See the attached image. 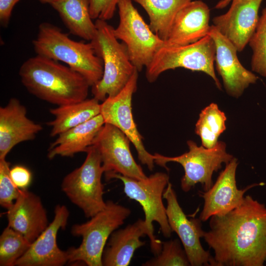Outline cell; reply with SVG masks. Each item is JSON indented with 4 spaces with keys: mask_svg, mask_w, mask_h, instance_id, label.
<instances>
[{
    "mask_svg": "<svg viewBox=\"0 0 266 266\" xmlns=\"http://www.w3.org/2000/svg\"><path fill=\"white\" fill-rule=\"evenodd\" d=\"M166 200V212L169 225L172 232L179 236L186 253L191 266H216L209 252L205 250L200 238L204 231L201 228L200 219H188L178 201L176 194L169 182L163 194Z\"/></svg>",
    "mask_w": 266,
    "mask_h": 266,
    "instance_id": "obj_12",
    "label": "cell"
},
{
    "mask_svg": "<svg viewBox=\"0 0 266 266\" xmlns=\"http://www.w3.org/2000/svg\"><path fill=\"white\" fill-rule=\"evenodd\" d=\"M237 159L233 158L226 164L216 182L206 191H199L204 204L199 219L206 221L213 216L224 215L240 205L243 202L245 193L252 188L259 185L253 184L244 189L237 187L235 179Z\"/></svg>",
    "mask_w": 266,
    "mask_h": 266,
    "instance_id": "obj_14",
    "label": "cell"
},
{
    "mask_svg": "<svg viewBox=\"0 0 266 266\" xmlns=\"http://www.w3.org/2000/svg\"><path fill=\"white\" fill-rule=\"evenodd\" d=\"M249 44L252 50V70L266 78V7L262 14Z\"/></svg>",
    "mask_w": 266,
    "mask_h": 266,
    "instance_id": "obj_28",
    "label": "cell"
},
{
    "mask_svg": "<svg viewBox=\"0 0 266 266\" xmlns=\"http://www.w3.org/2000/svg\"><path fill=\"white\" fill-rule=\"evenodd\" d=\"M189 151L176 157H166L158 153L154 154L155 163L165 167L168 162L180 164L184 170V175L181 179V188L185 192H189L196 184L200 183L204 191L212 186V175L222 167L223 164H227L233 156L226 151V144L218 141L211 148L202 145L198 146L192 140H188Z\"/></svg>",
    "mask_w": 266,
    "mask_h": 266,
    "instance_id": "obj_10",
    "label": "cell"
},
{
    "mask_svg": "<svg viewBox=\"0 0 266 266\" xmlns=\"http://www.w3.org/2000/svg\"><path fill=\"white\" fill-rule=\"evenodd\" d=\"M9 165L6 159L0 160V204L7 210L12 206L20 191L10 178Z\"/></svg>",
    "mask_w": 266,
    "mask_h": 266,
    "instance_id": "obj_30",
    "label": "cell"
},
{
    "mask_svg": "<svg viewBox=\"0 0 266 266\" xmlns=\"http://www.w3.org/2000/svg\"><path fill=\"white\" fill-rule=\"evenodd\" d=\"M138 72L136 69L126 86L118 95L107 97L100 103V114L105 124L117 127L128 137L135 148L139 161L151 171L154 167V155L146 150L132 113V100L137 90Z\"/></svg>",
    "mask_w": 266,
    "mask_h": 266,
    "instance_id": "obj_11",
    "label": "cell"
},
{
    "mask_svg": "<svg viewBox=\"0 0 266 266\" xmlns=\"http://www.w3.org/2000/svg\"><path fill=\"white\" fill-rule=\"evenodd\" d=\"M96 31L90 41L103 63L101 79L91 87L93 98L103 101L118 95L126 86L136 69L133 65L123 42H119L114 28L106 21L97 19Z\"/></svg>",
    "mask_w": 266,
    "mask_h": 266,
    "instance_id": "obj_4",
    "label": "cell"
},
{
    "mask_svg": "<svg viewBox=\"0 0 266 266\" xmlns=\"http://www.w3.org/2000/svg\"><path fill=\"white\" fill-rule=\"evenodd\" d=\"M69 32L90 41L96 28L90 13L89 0H57L51 4Z\"/></svg>",
    "mask_w": 266,
    "mask_h": 266,
    "instance_id": "obj_24",
    "label": "cell"
},
{
    "mask_svg": "<svg viewBox=\"0 0 266 266\" xmlns=\"http://www.w3.org/2000/svg\"><path fill=\"white\" fill-rule=\"evenodd\" d=\"M104 124L100 114L59 134L48 149V158L53 159L57 156L72 157L77 153L86 152L88 148L93 144L96 136Z\"/></svg>",
    "mask_w": 266,
    "mask_h": 266,
    "instance_id": "obj_22",
    "label": "cell"
},
{
    "mask_svg": "<svg viewBox=\"0 0 266 266\" xmlns=\"http://www.w3.org/2000/svg\"><path fill=\"white\" fill-rule=\"evenodd\" d=\"M86 153V158L81 166L64 178L61 189L86 217L91 218L106 205L103 199L104 186L101 181L104 171L97 147L92 145Z\"/></svg>",
    "mask_w": 266,
    "mask_h": 266,
    "instance_id": "obj_8",
    "label": "cell"
},
{
    "mask_svg": "<svg viewBox=\"0 0 266 266\" xmlns=\"http://www.w3.org/2000/svg\"><path fill=\"white\" fill-rule=\"evenodd\" d=\"M119 22L114 28L116 37L126 45L130 60L138 71L150 64L158 51L168 45L151 29L132 0H119Z\"/></svg>",
    "mask_w": 266,
    "mask_h": 266,
    "instance_id": "obj_9",
    "label": "cell"
},
{
    "mask_svg": "<svg viewBox=\"0 0 266 266\" xmlns=\"http://www.w3.org/2000/svg\"><path fill=\"white\" fill-rule=\"evenodd\" d=\"M263 0H232L229 10L213 19V26L236 47L242 51L255 31Z\"/></svg>",
    "mask_w": 266,
    "mask_h": 266,
    "instance_id": "obj_17",
    "label": "cell"
},
{
    "mask_svg": "<svg viewBox=\"0 0 266 266\" xmlns=\"http://www.w3.org/2000/svg\"><path fill=\"white\" fill-rule=\"evenodd\" d=\"M232 0H221L215 6L216 9H223L226 7Z\"/></svg>",
    "mask_w": 266,
    "mask_h": 266,
    "instance_id": "obj_34",
    "label": "cell"
},
{
    "mask_svg": "<svg viewBox=\"0 0 266 266\" xmlns=\"http://www.w3.org/2000/svg\"><path fill=\"white\" fill-rule=\"evenodd\" d=\"M89 0L92 19L106 21L113 17L119 0Z\"/></svg>",
    "mask_w": 266,
    "mask_h": 266,
    "instance_id": "obj_31",
    "label": "cell"
},
{
    "mask_svg": "<svg viewBox=\"0 0 266 266\" xmlns=\"http://www.w3.org/2000/svg\"><path fill=\"white\" fill-rule=\"evenodd\" d=\"M38 0L41 3H48V4H50L51 5L52 3L55 2L57 0Z\"/></svg>",
    "mask_w": 266,
    "mask_h": 266,
    "instance_id": "obj_35",
    "label": "cell"
},
{
    "mask_svg": "<svg viewBox=\"0 0 266 266\" xmlns=\"http://www.w3.org/2000/svg\"><path fill=\"white\" fill-rule=\"evenodd\" d=\"M106 207L87 222L73 225L72 234L81 237L77 248L67 250L68 263H82L88 266H102V254L111 233L124 223L131 210L112 200L106 201Z\"/></svg>",
    "mask_w": 266,
    "mask_h": 266,
    "instance_id": "obj_5",
    "label": "cell"
},
{
    "mask_svg": "<svg viewBox=\"0 0 266 266\" xmlns=\"http://www.w3.org/2000/svg\"><path fill=\"white\" fill-rule=\"evenodd\" d=\"M210 9L201 0H192L177 13L166 40L168 45H185L208 35Z\"/></svg>",
    "mask_w": 266,
    "mask_h": 266,
    "instance_id": "obj_20",
    "label": "cell"
},
{
    "mask_svg": "<svg viewBox=\"0 0 266 266\" xmlns=\"http://www.w3.org/2000/svg\"><path fill=\"white\" fill-rule=\"evenodd\" d=\"M145 235L149 237L151 245L153 243L152 235L144 220L141 219L114 231L104 249L102 266H129L135 250L145 244V241L140 240Z\"/></svg>",
    "mask_w": 266,
    "mask_h": 266,
    "instance_id": "obj_21",
    "label": "cell"
},
{
    "mask_svg": "<svg viewBox=\"0 0 266 266\" xmlns=\"http://www.w3.org/2000/svg\"><path fill=\"white\" fill-rule=\"evenodd\" d=\"M203 238L216 266H263L266 261V206L250 196L223 216L210 218Z\"/></svg>",
    "mask_w": 266,
    "mask_h": 266,
    "instance_id": "obj_1",
    "label": "cell"
},
{
    "mask_svg": "<svg viewBox=\"0 0 266 266\" xmlns=\"http://www.w3.org/2000/svg\"><path fill=\"white\" fill-rule=\"evenodd\" d=\"M226 120L225 113L216 103H212L201 110L195 132L200 137L203 147L211 148L215 146L219 136L226 130Z\"/></svg>",
    "mask_w": 266,
    "mask_h": 266,
    "instance_id": "obj_26",
    "label": "cell"
},
{
    "mask_svg": "<svg viewBox=\"0 0 266 266\" xmlns=\"http://www.w3.org/2000/svg\"><path fill=\"white\" fill-rule=\"evenodd\" d=\"M99 102L93 98L50 108V113L54 116L53 120L47 123L51 128L50 136H58L100 114V104Z\"/></svg>",
    "mask_w": 266,
    "mask_h": 266,
    "instance_id": "obj_23",
    "label": "cell"
},
{
    "mask_svg": "<svg viewBox=\"0 0 266 266\" xmlns=\"http://www.w3.org/2000/svg\"><path fill=\"white\" fill-rule=\"evenodd\" d=\"M130 142L117 127L108 124L102 126L93 145L99 152L105 177L118 173L138 180L147 177L132 154Z\"/></svg>",
    "mask_w": 266,
    "mask_h": 266,
    "instance_id": "obj_13",
    "label": "cell"
},
{
    "mask_svg": "<svg viewBox=\"0 0 266 266\" xmlns=\"http://www.w3.org/2000/svg\"><path fill=\"white\" fill-rule=\"evenodd\" d=\"M178 239L162 241L160 252L148 260L143 266H191L186 253Z\"/></svg>",
    "mask_w": 266,
    "mask_h": 266,
    "instance_id": "obj_29",
    "label": "cell"
},
{
    "mask_svg": "<svg viewBox=\"0 0 266 266\" xmlns=\"http://www.w3.org/2000/svg\"><path fill=\"white\" fill-rule=\"evenodd\" d=\"M8 225L33 243L48 226L46 209L40 198L27 189H20L18 196L7 210Z\"/></svg>",
    "mask_w": 266,
    "mask_h": 266,
    "instance_id": "obj_19",
    "label": "cell"
},
{
    "mask_svg": "<svg viewBox=\"0 0 266 266\" xmlns=\"http://www.w3.org/2000/svg\"><path fill=\"white\" fill-rule=\"evenodd\" d=\"M43 129L27 116V110L19 100L11 98L0 107V160L18 144L34 139Z\"/></svg>",
    "mask_w": 266,
    "mask_h": 266,
    "instance_id": "obj_18",
    "label": "cell"
},
{
    "mask_svg": "<svg viewBox=\"0 0 266 266\" xmlns=\"http://www.w3.org/2000/svg\"><path fill=\"white\" fill-rule=\"evenodd\" d=\"M216 48L212 38L207 35L189 44L166 45L160 48L146 67V77L149 82L155 81L164 72L183 67L204 72L210 76L219 89L221 85L214 70Z\"/></svg>",
    "mask_w": 266,
    "mask_h": 266,
    "instance_id": "obj_7",
    "label": "cell"
},
{
    "mask_svg": "<svg viewBox=\"0 0 266 266\" xmlns=\"http://www.w3.org/2000/svg\"><path fill=\"white\" fill-rule=\"evenodd\" d=\"M32 43L36 55L65 63L84 77L91 87L101 79L103 63L90 42L72 40L58 27L43 22Z\"/></svg>",
    "mask_w": 266,
    "mask_h": 266,
    "instance_id": "obj_3",
    "label": "cell"
},
{
    "mask_svg": "<svg viewBox=\"0 0 266 266\" xmlns=\"http://www.w3.org/2000/svg\"><path fill=\"white\" fill-rule=\"evenodd\" d=\"M19 75L30 94L58 106L87 99L91 87L84 77L68 66L38 55L22 64Z\"/></svg>",
    "mask_w": 266,
    "mask_h": 266,
    "instance_id": "obj_2",
    "label": "cell"
},
{
    "mask_svg": "<svg viewBox=\"0 0 266 266\" xmlns=\"http://www.w3.org/2000/svg\"><path fill=\"white\" fill-rule=\"evenodd\" d=\"M105 178L106 180L115 178L122 181L126 196L141 205L145 215L144 220L153 238L151 249L155 256L158 255L161 250L162 241L154 235L153 222L158 223L164 237H169L173 232L168 222L166 207L163 202L164 192L169 182L168 175L157 172L145 179L138 180L114 173Z\"/></svg>",
    "mask_w": 266,
    "mask_h": 266,
    "instance_id": "obj_6",
    "label": "cell"
},
{
    "mask_svg": "<svg viewBox=\"0 0 266 266\" xmlns=\"http://www.w3.org/2000/svg\"><path fill=\"white\" fill-rule=\"evenodd\" d=\"M9 175L15 186L20 189H26L32 178L30 170L21 165H16L10 169Z\"/></svg>",
    "mask_w": 266,
    "mask_h": 266,
    "instance_id": "obj_32",
    "label": "cell"
},
{
    "mask_svg": "<svg viewBox=\"0 0 266 266\" xmlns=\"http://www.w3.org/2000/svg\"><path fill=\"white\" fill-rule=\"evenodd\" d=\"M31 244L23 235L7 226L0 236V266H14Z\"/></svg>",
    "mask_w": 266,
    "mask_h": 266,
    "instance_id": "obj_27",
    "label": "cell"
},
{
    "mask_svg": "<svg viewBox=\"0 0 266 266\" xmlns=\"http://www.w3.org/2000/svg\"><path fill=\"white\" fill-rule=\"evenodd\" d=\"M53 221L29 248L16 262V266H62L68 262L67 251L58 246L57 237L60 229L66 227L69 212L64 205L58 204Z\"/></svg>",
    "mask_w": 266,
    "mask_h": 266,
    "instance_id": "obj_15",
    "label": "cell"
},
{
    "mask_svg": "<svg viewBox=\"0 0 266 266\" xmlns=\"http://www.w3.org/2000/svg\"><path fill=\"white\" fill-rule=\"evenodd\" d=\"M147 13L151 29L161 39L166 40L177 13L193 0H132Z\"/></svg>",
    "mask_w": 266,
    "mask_h": 266,
    "instance_id": "obj_25",
    "label": "cell"
},
{
    "mask_svg": "<svg viewBox=\"0 0 266 266\" xmlns=\"http://www.w3.org/2000/svg\"><path fill=\"white\" fill-rule=\"evenodd\" d=\"M208 34L215 43L216 67L222 78L224 88L229 95L238 98L258 78L242 65L238 59L236 47L213 25Z\"/></svg>",
    "mask_w": 266,
    "mask_h": 266,
    "instance_id": "obj_16",
    "label": "cell"
},
{
    "mask_svg": "<svg viewBox=\"0 0 266 266\" xmlns=\"http://www.w3.org/2000/svg\"><path fill=\"white\" fill-rule=\"evenodd\" d=\"M19 0H0V24L6 28L9 23L12 10Z\"/></svg>",
    "mask_w": 266,
    "mask_h": 266,
    "instance_id": "obj_33",
    "label": "cell"
}]
</instances>
